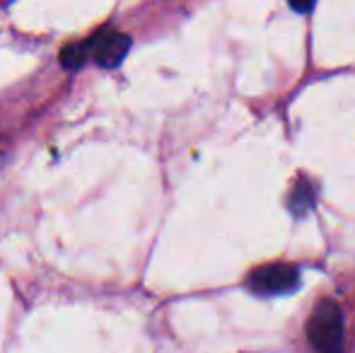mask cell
<instances>
[{
	"instance_id": "obj_3",
	"label": "cell",
	"mask_w": 355,
	"mask_h": 353,
	"mask_svg": "<svg viewBox=\"0 0 355 353\" xmlns=\"http://www.w3.org/2000/svg\"><path fill=\"white\" fill-rule=\"evenodd\" d=\"M87 42L94 63L102 68H116L126 58L128 49H131V37L123 32H114V29L97 34V37L87 39Z\"/></svg>"
},
{
	"instance_id": "obj_1",
	"label": "cell",
	"mask_w": 355,
	"mask_h": 353,
	"mask_svg": "<svg viewBox=\"0 0 355 353\" xmlns=\"http://www.w3.org/2000/svg\"><path fill=\"white\" fill-rule=\"evenodd\" d=\"M307 336L314 351L343 353V312L336 300H322L307 320Z\"/></svg>"
},
{
	"instance_id": "obj_2",
	"label": "cell",
	"mask_w": 355,
	"mask_h": 353,
	"mask_svg": "<svg viewBox=\"0 0 355 353\" xmlns=\"http://www.w3.org/2000/svg\"><path fill=\"white\" fill-rule=\"evenodd\" d=\"M247 286L257 295H285L300 286V268L290 264H266L249 273Z\"/></svg>"
},
{
	"instance_id": "obj_4",
	"label": "cell",
	"mask_w": 355,
	"mask_h": 353,
	"mask_svg": "<svg viewBox=\"0 0 355 353\" xmlns=\"http://www.w3.org/2000/svg\"><path fill=\"white\" fill-rule=\"evenodd\" d=\"M317 203V193H314V187L309 184V179H297V184L293 187V193H290V211L293 216H304L309 208Z\"/></svg>"
},
{
	"instance_id": "obj_5",
	"label": "cell",
	"mask_w": 355,
	"mask_h": 353,
	"mask_svg": "<svg viewBox=\"0 0 355 353\" xmlns=\"http://www.w3.org/2000/svg\"><path fill=\"white\" fill-rule=\"evenodd\" d=\"M92 58V51H89V42L83 44H71L61 51V63L66 71H80L85 66V61Z\"/></svg>"
}]
</instances>
